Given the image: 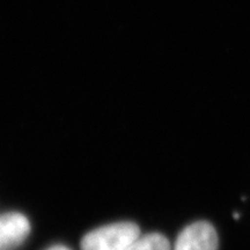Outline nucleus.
<instances>
[{
  "label": "nucleus",
  "instance_id": "f257e3e1",
  "mask_svg": "<svg viewBox=\"0 0 250 250\" xmlns=\"http://www.w3.org/2000/svg\"><path fill=\"white\" fill-rule=\"evenodd\" d=\"M136 224L116 223L94 229L81 240V250H125L139 237Z\"/></svg>",
  "mask_w": 250,
  "mask_h": 250
},
{
  "label": "nucleus",
  "instance_id": "f03ea898",
  "mask_svg": "<svg viewBox=\"0 0 250 250\" xmlns=\"http://www.w3.org/2000/svg\"><path fill=\"white\" fill-rule=\"evenodd\" d=\"M219 237L208 221H197L184 228L177 237L174 250H218Z\"/></svg>",
  "mask_w": 250,
  "mask_h": 250
},
{
  "label": "nucleus",
  "instance_id": "7ed1b4c3",
  "mask_svg": "<svg viewBox=\"0 0 250 250\" xmlns=\"http://www.w3.org/2000/svg\"><path fill=\"white\" fill-rule=\"evenodd\" d=\"M30 233L29 220L18 212L0 215V250H13Z\"/></svg>",
  "mask_w": 250,
  "mask_h": 250
},
{
  "label": "nucleus",
  "instance_id": "20e7f679",
  "mask_svg": "<svg viewBox=\"0 0 250 250\" xmlns=\"http://www.w3.org/2000/svg\"><path fill=\"white\" fill-rule=\"evenodd\" d=\"M125 250H171L170 243L164 235L158 233L138 237Z\"/></svg>",
  "mask_w": 250,
  "mask_h": 250
},
{
  "label": "nucleus",
  "instance_id": "39448f33",
  "mask_svg": "<svg viewBox=\"0 0 250 250\" xmlns=\"http://www.w3.org/2000/svg\"><path fill=\"white\" fill-rule=\"evenodd\" d=\"M48 250H70V249L66 248V247H64V246H54V247H51V248H49Z\"/></svg>",
  "mask_w": 250,
  "mask_h": 250
}]
</instances>
